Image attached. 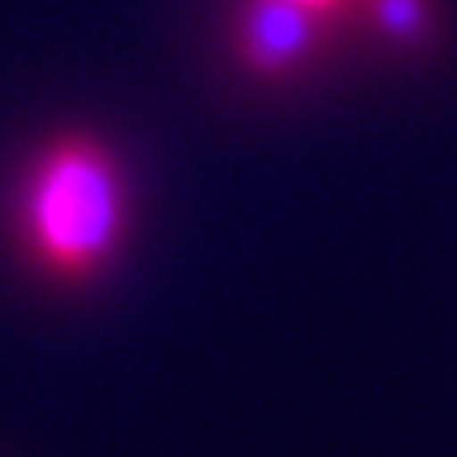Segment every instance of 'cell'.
<instances>
[{
  "mask_svg": "<svg viewBox=\"0 0 457 457\" xmlns=\"http://www.w3.org/2000/svg\"><path fill=\"white\" fill-rule=\"evenodd\" d=\"M373 29L386 32L397 45H413L429 29V4L426 0H365Z\"/></svg>",
  "mask_w": 457,
  "mask_h": 457,
  "instance_id": "cell-3",
  "label": "cell"
},
{
  "mask_svg": "<svg viewBox=\"0 0 457 457\" xmlns=\"http://www.w3.org/2000/svg\"><path fill=\"white\" fill-rule=\"evenodd\" d=\"M325 21L297 0H249L237 21V53L261 77H285L317 53Z\"/></svg>",
  "mask_w": 457,
  "mask_h": 457,
  "instance_id": "cell-2",
  "label": "cell"
},
{
  "mask_svg": "<svg viewBox=\"0 0 457 457\" xmlns=\"http://www.w3.org/2000/svg\"><path fill=\"white\" fill-rule=\"evenodd\" d=\"M16 221L29 257L56 281H93L129 225L120 161L96 137H56L32 157Z\"/></svg>",
  "mask_w": 457,
  "mask_h": 457,
  "instance_id": "cell-1",
  "label": "cell"
},
{
  "mask_svg": "<svg viewBox=\"0 0 457 457\" xmlns=\"http://www.w3.org/2000/svg\"><path fill=\"white\" fill-rule=\"evenodd\" d=\"M297 4L313 8V12H321V16H333V12H337V8H345L349 0H297Z\"/></svg>",
  "mask_w": 457,
  "mask_h": 457,
  "instance_id": "cell-4",
  "label": "cell"
}]
</instances>
